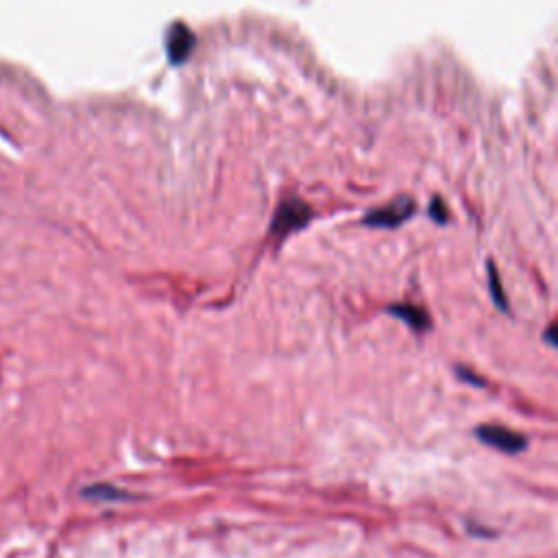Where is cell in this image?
<instances>
[{"label":"cell","instance_id":"30bf717a","mask_svg":"<svg viewBox=\"0 0 558 558\" xmlns=\"http://www.w3.org/2000/svg\"><path fill=\"white\" fill-rule=\"evenodd\" d=\"M554 331H556V325H549V329H547V342H549L551 347H556V338H554Z\"/></svg>","mask_w":558,"mask_h":558},{"label":"cell","instance_id":"8992f818","mask_svg":"<svg viewBox=\"0 0 558 558\" xmlns=\"http://www.w3.org/2000/svg\"><path fill=\"white\" fill-rule=\"evenodd\" d=\"M83 495L89 499H105V501H113V499H126V493L109 486V484H94L83 488Z\"/></svg>","mask_w":558,"mask_h":558},{"label":"cell","instance_id":"277c9868","mask_svg":"<svg viewBox=\"0 0 558 558\" xmlns=\"http://www.w3.org/2000/svg\"><path fill=\"white\" fill-rule=\"evenodd\" d=\"M194 44H196L194 33L183 22H174L166 35V52H168L170 63H174V65L185 63L194 50Z\"/></svg>","mask_w":558,"mask_h":558},{"label":"cell","instance_id":"5b68a950","mask_svg":"<svg viewBox=\"0 0 558 558\" xmlns=\"http://www.w3.org/2000/svg\"><path fill=\"white\" fill-rule=\"evenodd\" d=\"M388 314L405 320L414 331H425L432 325L427 312L418 305H412V303H395V305L388 307Z\"/></svg>","mask_w":558,"mask_h":558},{"label":"cell","instance_id":"6da1fadb","mask_svg":"<svg viewBox=\"0 0 558 558\" xmlns=\"http://www.w3.org/2000/svg\"><path fill=\"white\" fill-rule=\"evenodd\" d=\"M310 218H312V207L307 203H303L296 196L283 198L277 205L275 216L270 220V233L286 235V233H290L294 229H301Z\"/></svg>","mask_w":558,"mask_h":558},{"label":"cell","instance_id":"3957f363","mask_svg":"<svg viewBox=\"0 0 558 558\" xmlns=\"http://www.w3.org/2000/svg\"><path fill=\"white\" fill-rule=\"evenodd\" d=\"M475 436L482 442H486V445H490V447H495L504 453H519L527 445L525 436H521V434H517L508 427H501V425H480L475 429Z\"/></svg>","mask_w":558,"mask_h":558},{"label":"cell","instance_id":"9c48e42d","mask_svg":"<svg viewBox=\"0 0 558 558\" xmlns=\"http://www.w3.org/2000/svg\"><path fill=\"white\" fill-rule=\"evenodd\" d=\"M458 373H460V377H462V379H466V381H475V386H484V381H482V379H477L473 373H466L464 368H460Z\"/></svg>","mask_w":558,"mask_h":558},{"label":"cell","instance_id":"ba28073f","mask_svg":"<svg viewBox=\"0 0 558 558\" xmlns=\"http://www.w3.org/2000/svg\"><path fill=\"white\" fill-rule=\"evenodd\" d=\"M429 216L436 220V222H447V207H445V203H442V198L440 196H434L432 201H429Z\"/></svg>","mask_w":558,"mask_h":558},{"label":"cell","instance_id":"52a82bcc","mask_svg":"<svg viewBox=\"0 0 558 558\" xmlns=\"http://www.w3.org/2000/svg\"><path fill=\"white\" fill-rule=\"evenodd\" d=\"M486 272H488V286H490V294H493V301H495V305L499 307V310H508V301H506V294H504V290H501V286H499V277H497V270H495V264L488 259L486 262Z\"/></svg>","mask_w":558,"mask_h":558},{"label":"cell","instance_id":"7a4b0ae2","mask_svg":"<svg viewBox=\"0 0 558 558\" xmlns=\"http://www.w3.org/2000/svg\"><path fill=\"white\" fill-rule=\"evenodd\" d=\"M416 211V205L410 196H399L392 203L373 209L371 214L364 216V225L368 227H399L401 222H405L412 214Z\"/></svg>","mask_w":558,"mask_h":558}]
</instances>
